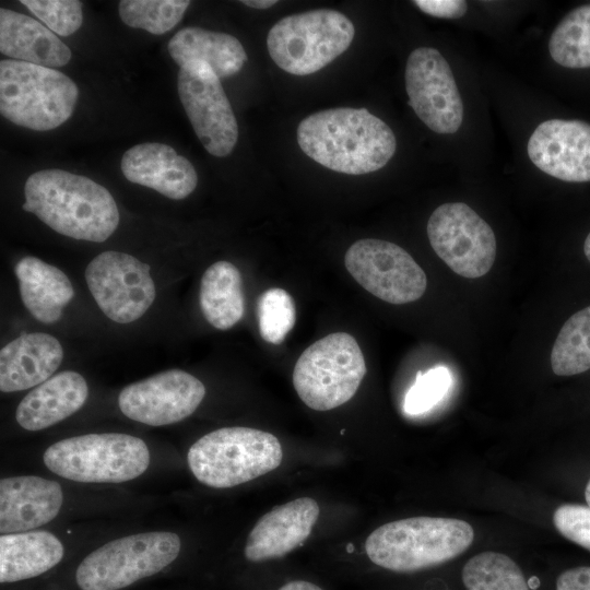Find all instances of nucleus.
<instances>
[{"instance_id":"obj_1","label":"nucleus","mask_w":590,"mask_h":590,"mask_svg":"<svg viewBox=\"0 0 590 590\" xmlns=\"http://www.w3.org/2000/svg\"><path fill=\"white\" fill-rule=\"evenodd\" d=\"M302 151L320 165L363 175L382 168L393 156L391 128L366 108H331L311 114L297 127Z\"/></svg>"},{"instance_id":"obj_2","label":"nucleus","mask_w":590,"mask_h":590,"mask_svg":"<svg viewBox=\"0 0 590 590\" xmlns=\"http://www.w3.org/2000/svg\"><path fill=\"white\" fill-rule=\"evenodd\" d=\"M24 196V211L74 239L105 241L119 224L110 192L85 176L62 169L38 170L27 178Z\"/></svg>"},{"instance_id":"obj_3","label":"nucleus","mask_w":590,"mask_h":590,"mask_svg":"<svg viewBox=\"0 0 590 590\" xmlns=\"http://www.w3.org/2000/svg\"><path fill=\"white\" fill-rule=\"evenodd\" d=\"M470 523L441 517H412L385 523L365 542L368 558L396 573H414L449 562L473 542Z\"/></svg>"},{"instance_id":"obj_4","label":"nucleus","mask_w":590,"mask_h":590,"mask_svg":"<svg viewBox=\"0 0 590 590\" xmlns=\"http://www.w3.org/2000/svg\"><path fill=\"white\" fill-rule=\"evenodd\" d=\"M283 451L279 439L250 427H223L198 439L187 455L196 479L210 487L228 488L276 469Z\"/></svg>"},{"instance_id":"obj_5","label":"nucleus","mask_w":590,"mask_h":590,"mask_svg":"<svg viewBox=\"0 0 590 590\" xmlns=\"http://www.w3.org/2000/svg\"><path fill=\"white\" fill-rule=\"evenodd\" d=\"M79 90L52 68L13 59L0 61V113L36 131L55 129L72 115Z\"/></svg>"},{"instance_id":"obj_6","label":"nucleus","mask_w":590,"mask_h":590,"mask_svg":"<svg viewBox=\"0 0 590 590\" xmlns=\"http://www.w3.org/2000/svg\"><path fill=\"white\" fill-rule=\"evenodd\" d=\"M43 459L50 471L71 481L120 483L144 473L150 451L141 438L128 434H86L52 444Z\"/></svg>"},{"instance_id":"obj_7","label":"nucleus","mask_w":590,"mask_h":590,"mask_svg":"<svg viewBox=\"0 0 590 590\" xmlns=\"http://www.w3.org/2000/svg\"><path fill=\"white\" fill-rule=\"evenodd\" d=\"M354 35V25L346 15L319 9L278 21L268 33L267 46L279 68L291 74L307 75L342 55Z\"/></svg>"},{"instance_id":"obj_8","label":"nucleus","mask_w":590,"mask_h":590,"mask_svg":"<svg viewBox=\"0 0 590 590\" xmlns=\"http://www.w3.org/2000/svg\"><path fill=\"white\" fill-rule=\"evenodd\" d=\"M365 374L366 363L355 338L335 332L302 353L294 366L293 385L308 408L328 411L351 400Z\"/></svg>"},{"instance_id":"obj_9","label":"nucleus","mask_w":590,"mask_h":590,"mask_svg":"<svg viewBox=\"0 0 590 590\" xmlns=\"http://www.w3.org/2000/svg\"><path fill=\"white\" fill-rule=\"evenodd\" d=\"M180 539L154 531L110 541L80 563L75 580L82 590H119L157 574L176 559Z\"/></svg>"},{"instance_id":"obj_10","label":"nucleus","mask_w":590,"mask_h":590,"mask_svg":"<svg viewBox=\"0 0 590 590\" xmlns=\"http://www.w3.org/2000/svg\"><path fill=\"white\" fill-rule=\"evenodd\" d=\"M427 236L437 256L460 276L481 278L494 264L495 234L465 203L449 202L436 208L427 222Z\"/></svg>"},{"instance_id":"obj_11","label":"nucleus","mask_w":590,"mask_h":590,"mask_svg":"<svg viewBox=\"0 0 590 590\" xmlns=\"http://www.w3.org/2000/svg\"><path fill=\"white\" fill-rule=\"evenodd\" d=\"M345 268L367 292L390 304L417 300L427 287L423 269L400 246L381 239H359L344 257Z\"/></svg>"},{"instance_id":"obj_12","label":"nucleus","mask_w":590,"mask_h":590,"mask_svg":"<svg viewBox=\"0 0 590 590\" xmlns=\"http://www.w3.org/2000/svg\"><path fill=\"white\" fill-rule=\"evenodd\" d=\"M150 270L149 264L131 255L108 250L91 260L85 281L106 317L129 323L141 318L155 299Z\"/></svg>"},{"instance_id":"obj_13","label":"nucleus","mask_w":590,"mask_h":590,"mask_svg":"<svg viewBox=\"0 0 590 590\" xmlns=\"http://www.w3.org/2000/svg\"><path fill=\"white\" fill-rule=\"evenodd\" d=\"M177 88L188 119L204 149L227 156L238 139V125L221 79L202 61L179 68Z\"/></svg>"},{"instance_id":"obj_14","label":"nucleus","mask_w":590,"mask_h":590,"mask_svg":"<svg viewBox=\"0 0 590 590\" xmlns=\"http://www.w3.org/2000/svg\"><path fill=\"white\" fill-rule=\"evenodd\" d=\"M409 105L434 132L450 134L463 120V104L451 68L432 47L414 49L405 66Z\"/></svg>"},{"instance_id":"obj_15","label":"nucleus","mask_w":590,"mask_h":590,"mask_svg":"<svg viewBox=\"0 0 590 590\" xmlns=\"http://www.w3.org/2000/svg\"><path fill=\"white\" fill-rule=\"evenodd\" d=\"M205 396L203 384L181 369H169L125 387L120 411L130 420L163 426L191 415Z\"/></svg>"},{"instance_id":"obj_16","label":"nucleus","mask_w":590,"mask_h":590,"mask_svg":"<svg viewBox=\"0 0 590 590\" xmlns=\"http://www.w3.org/2000/svg\"><path fill=\"white\" fill-rule=\"evenodd\" d=\"M527 151L531 162L554 178L590 181V125L585 121H543L530 135Z\"/></svg>"},{"instance_id":"obj_17","label":"nucleus","mask_w":590,"mask_h":590,"mask_svg":"<svg viewBox=\"0 0 590 590\" xmlns=\"http://www.w3.org/2000/svg\"><path fill=\"white\" fill-rule=\"evenodd\" d=\"M319 512V505L310 497L274 507L250 531L245 545L246 558L258 563L292 552L310 535Z\"/></svg>"},{"instance_id":"obj_18","label":"nucleus","mask_w":590,"mask_h":590,"mask_svg":"<svg viewBox=\"0 0 590 590\" xmlns=\"http://www.w3.org/2000/svg\"><path fill=\"white\" fill-rule=\"evenodd\" d=\"M120 167L127 180L174 200L188 197L198 184L193 165L163 143H141L130 148L123 154Z\"/></svg>"},{"instance_id":"obj_19","label":"nucleus","mask_w":590,"mask_h":590,"mask_svg":"<svg viewBox=\"0 0 590 590\" xmlns=\"http://www.w3.org/2000/svg\"><path fill=\"white\" fill-rule=\"evenodd\" d=\"M63 494L59 483L34 475L0 481V532H25L51 521Z\"/></svg>"},{"instance_id":"obj_20","label":"nucleus","mask_w":590,"mask_h":590,"mask_svg":"<svg viewBox=\"0 0 590 590\" xmlns=\"http://www.w3.org/2000/svg\"><path fill=\"white\" fill-rule=\"evenodd\" d=\"M63 358V349L52 335L24 333L0 351V390H26L48 380Z\"/></svg>"},{"instance_id":"obj_21","label":"nucleus","mask_w":590,"mask_h":590,"mask_svg":"<svg viewBox=\"0 0 590 590\" xmlns=\"http://www.w3.org/2000/svg\"><path fill=\"white\" fill-rule=\"evenodd\" d=\"M88 387L79 373L61 371L30 391L15 411L16 422L27 430H40L82 408Z\"/></svg>"},{"instance_id":"obj_22","label":"nucleus","mask_w":590,"mask_h":590,"mask_svg":"<svg viewBox=\"0 0 590 590\" xmlns=\"http://www.w3.org/2000/svg\"><path fill=\"white\" fill-rule=\"evenodd\" d=\"M0 51L13 60L43 67H61L71 50L42 23L25 14L0 9Z\"/></svg>"},{"instance_id":"obj_23","label":"nucleus","mask_w":590,"mask_h":590,"mask_svg":"<svg viewBox=\"0 0 590 590\" xmlns=\"http://www.w3.org/2000/svg\"><path fill=\"white\" fill-rule=\"evenodd\" d=\"M21 299L30 314L49 324L58 321L74 295L69 278L57 267L27 256L14 267Z\"/></svg>"},{"instance_id":"obj_24","label":"nucleus","mask_w":590,"mask_h":590,"mask_svg":"<svg viewBox=\"0 0 590 590\" xmlns=\"http://www.w3.org/2000/svg\"><path fill=\"white\" fill-rule=\"evenodd\" d=\"M168 51L179 67L202 61L220 79L236 74L247 61V54L236 37L200 27H185L177 32L168 43Z\"/></svg>"},{"instance_id":"obj_25","label":"nucleus","mask_w":590,"mask_h":590,"mask_svg":"<svg viewBox=\"0 0 590 590\" xmlns=\"http://www.w3.org/2000/svg\"><path fill=\"white\" fill-rule=\"evenodd\" d=\"M63 552L59 539L47 531L1 534L0 582L39 576L56 566Z\"/></svg>"},{"instance_id":"obj_26","label":"nucleus","mask_w":590,"mask_h":590,"mask_svg":"<svg viewBox=\"0 0 590 590\" xmlns=\"http://www.w3.org/2000/svg\"><path fill=\"white\" fill-rule=\"evenodd\" d=\"M199 300L205 320L219 330H227L244 316L245 299L239 270L228 261H217L203 273Z\"/></svg>"},{"instance_id":"obj_27","label":"nucleus","mask_w":590,"mask_h":590,"mask_svg":"<svg viewBox=\"0 0 590 590\" xmlns=\"http://www.w3.org/2000/svg\"><path fill=\"white\" fill-rule=\"evenodd\" d=\"M551 367L557 376L590 369V305L573 314L560 328L551 351Z\"/></svg>"},{"instance_id":"obj_28","label":"nucleus","mask_w":590,"mask_h":590,"mask_svg":"<svg viewBox=\"0 0 590 590\" xmlns=\"http://www.w3.org/2000/svg\"><path fill=\"white\" fill-rule=\"evenodd\" d=\"M548 51L562 67L590 68V4L575 8L560 20L550 37Z\"/></svg>"},{"instance_id":"obj_29","label":"nucleus","mask_w":590,"mask_h":590,"mask_svg":"<svg viewBox=\"0 0 590 590\" xmlns=\"http://www.w3.org/2000/svg\"><path fill=\"white\" fill-rule=\"evenodd\" d=\"M467 590H530L515 560L497 552H482L470 558L462 569Z\"/></svg>"},{"instance_id":"obj_30","label":"nucleus","mask_w":590,"mask_h":590,"mask_svg":"<svg viewBox=\"0 0 590 590\" xmlns=\"http://www.w3.org/2000/svg\"><path fill=\"white\" fill-rule=\"evenodd\" d=\"M189 4L187 0H122L119 15L130 27L161 35L178 24Z\"/></svg>"},{"instance_id":"obj_31","label":"nucleus","mask_w":590,"mask_h":590,"mask_svg":"<svg viewBox=\"0 0 590 590\" xmlns=\"http://www.w3.org/2000/svg\"><path fill=\"white\" fill-rule=\"evenodd\" d=\"M257 318L261 338L281 344L295 324L294 299L283 288H269L258 298Z\"/></svg>"},{"instance_id":"obj_32","label":"nucleus","mask_w":590,"mask_h":590,"mask_svg":"<svg viewBox=\"0 0 590 590\" xmlns=\"http://www.w3.org/2000/svg\"><path fill=\"white\" fill-rule=\"evenodd\" d=\"M450 385V373L444 366L420 371L405 396L404 411L411 415L429 411L445 397Z\"/></svg>"},{"instance_id":"obj_33","label":"nucleus","mask_w":590,"mask_h":590,"mask_svg":"<svg viewBox=\"0 0 590 590\" xmlns=\"http://www.w3.org/2000/svg\"><path fill=\"white\" fill-rule=\"evenodd\" d=\"M21 3L60 36L73 34L83 22L82 2L78 0H21Z\"/></svg>"},{"instance_id":"obj_34","label":"nucleus","mask_w":590,"mask_h":590,"mask_svg":"<svg viewBox=\"0 0 590 590\" xmlns=\"http://www.w3.org/2000/svg\"><path fill=\"white\" fill-rule=\"evenodd\" d=\"M556 530L569 541L590 551V507L564 504L553 514Z\"/></svg>"},{"instance_id":"obj_35","label":"nucleus","mask_w":590,"mask_h":590,"mask_svg":"<svg viewBox=\"0 0 590 590\" xmlns=\"http://www.w3.org/2000/svg\"><path fill=\"white\" fill-rule=\"evenodd\" d=\"M413 3L424 13L440 19H459L468 10L463 0H416Z\"/></svg>"},{"instance_id":"obj_36","label":"nucleus","mask_w":590,"mask_h":590,"mask_svg":"<svg viewBox=\"0 0 590 590\" xmlns=\"http://www.w3.org/2000/svg\"><path fill=\"white\" fill-rule=\"evenodd\" d=\"M556 590H590V567H574L563 571L557 577Z\"/></svg>"},{"instance_id":"obj_37","label":"nucleus","mask_w":590,"mask_h":590,"mask_svg":"<svg viewBox=\"0 0 590 590\" xmlns=\"http://www.w3.org/2000/svg\"><path fill=\"white\" fill-rule=\"evenodd\" d=\"M279 590H322L315 583L304 581V580H294L285 583Z\"/></svg>"},{"instance_id":"obj_38","label":"nucleus","mask_w":590,"mask_h":590,"mask_svg":"<svg viewBox=\"0 0 590 590\" xmlns=\"http://www.w3.org/2000/svg\"><path fill=\"white\" fill-rule=\"evenodd\" d=\"M243 4L255 9H268L278 3L275 0H243Z\"/></svg>"},{"instance_id":"obj_39","label":"nucleus","mask_w":590,"mask_h":590,"mask_svg":"<svg viewBox=\"0 0 590 590\" xmlns=\"http://www.w3.org/2000/svg\"><path fill=\"white\" fill-rule=\"evenodd\" d=\"M583 252L588 261L590 262V233L587 235L583 243Z\"/></svg>"},{"instance_id":"obj_40","label":"nucleus","mask_w":590,"mask_h":590,"mask_svg":"<svg viewBox=\"0 0 590 590\" xmlns=\"http://www.w3.org/2000/svg\"><path fill=\"white\" fill-rule=\"evenodd\" d=\"M585 497H586V502L588 504V506L590 507V480L586 486V489H585Z\"/></svg>"}]
</instances>
